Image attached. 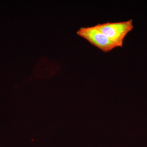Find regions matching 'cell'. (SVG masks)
<instances>
[{
    "label": "cell",
    "instance_id": "2",
    "mask_svg": "<svg viewBox=\"0 0 147 147\" xmlns=\"http://www.w3.org/2000/svg\"><path fill=\"white\" fill-rule=\"evenodd\" d=\"M76 34L104 53H108L116 47H119L95 26L81 28L77 31Z\"/></svg>",
    "mask_w": 147,
    "mask_h": 147
},
{
    "label": "cell",
    "instance_id": "1",
    "mask_svg": "<svg viewBox=\"0 0 147 147\" xmlns=\"http://www.w3.org/2000/svg\"><path fill=\"white\" fill-rule=\"evenodd\" d=\"M95 26L119 47H122L125 36L134 28L131 19L115 23L107 22Z\"/></svg>",
    "mask_w": 147,
    "mask_h": 147
}]
</instances>
